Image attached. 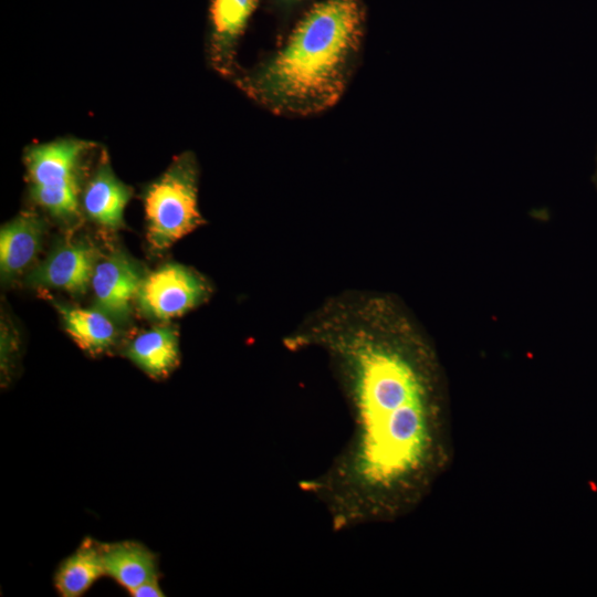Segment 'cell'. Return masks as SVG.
<instances>
[{"label":"cell","mask_w":597,"mask_h":597,"mask_svg":"<svg viewBox=\"0 0 597 597\" xmlns=\"http://www.w3.org/2000/svg\"><path fill=\"white\" fill-rule=\"evenodd\" d=\"M133 190L112 169L106 153L84 186L81 203L90 219L108 229H119Z\"/></svg>","instance_id":"9"},{"label":"cell","mask_w":597,"mask_h":597,"mask_svg":"<svg viewBox=\"0 0 597 597\" xmlns=\"http://www.w3.org/2000/svg\"><path fill=\"white\" fill-rule=\"evenodd\" d=\"M209 290L197 272L170 263L144 276L136 303L145 315L167 321L199 305L208 297Z\"/></svg>","instance_id":"5"},{"label":"cell","mask_w":597,"mask_h":597,"mask_svg":"<svg viewBox=\"0 0 597 597\" xmlns=\"http://www.w3.org/2000/svg\"><path fill=\"white\" fill-rule=\"evenodd\" d=\"M367 25L364 0H315L281 46L234 84L270 113L308 117L334 107L358 66Z\"/></svg>","instance_id":"2"},{"label":"cell","mask_w":597,"mask_h":597,"mask_svg":"<svg viewBox=\"0 0 597 597\" xmlns=\"http://www.w3.org/2000/svg\"><path fill=\"white\" fill-rule=\"evenodd\" d=\"M100 253L84 241L56 247L27 277L31 285L61 289L73 294L86 292Z\"/></svg>","instance_id":"8"},{"label":"cell","mask_w":597,"mask_h":597,"mask_svg":"<svg viewBox=\"0 0 597 597\" xmlns=\"http://www.w3.org/2000/svg\"><path fill=\"white\" fill-rule=\"evenodd\" d=\"M289 345L326 353L353 423L343 451L307 489L335 527L362 526L426 464L431 423L422 377L383 335L381 308L374 300L333 301Z\"/></svg>","instance_id":"1"},{"label":"cell","mask_w":597,"mask_h":597,"mask_svg":"<svg viewBox=\"0 0 597 597\" xmlns=\"http://www.w3.org/2000/svg\"><path fill=\"white\" fill-rule=\"evenodd\" d=\"M105 575L128 593L153 578H158L155 554L140 543L124 541L102 545Z\"/></svg>","instance_id":"11"},{"label":"cell","mask_w":597,"mask_h":597,"mask_svg":"<svg viewBox=\"0 0 597 597\" xmlns=\"http://www.w3.org/2000/svg\"><path fill=\"white\" fill-rule=\"evenodd\" d=\"M66 332L73 341L91 354L108 349L116 341L117 328L108 315L93 307L91 310L55 304Z\"/></svg>","instance_id":"13"},{"label":"cell","mask_w":597,"mask_h":597,"mask_svg":"<svg viewBox=\"0 0 597 597\" xmlns=\"http://www.w3.org/2000/svg\"><path fill=\"white\" fill-rule=\"evenodd\" d=\"M261 1L210 0L207 59L219 75L232 80L239 71L238 46Z\"/></svg>","instance_id":"6"},{"label":"cell","mask_w":597,"mask_h":597,"mask_svg":"<svg viewBox=\"0 0 597 597\" xmlns=\"http://www.w3.org/2000/svg\"><path fill=\"white\" fill-rule=\"evenodd\" d=\"M130 596L133 597H163L165 596L164 591L159 587L158 578H153L139 585L137 588L132 590Z\"/></svg>","instance_id":"16"},{"label":"cell","mask_w":597,"mask_h":597,"mask_svg":"<svg viewBox=\"0 0 597 597\" xmlns=\"http://www.w3.org/2000/svg\"><path fill=\"white\" fill-rule=\"evenodd\" d=\"M105 575L102 544L86 538L80 547L60 565L54 585L63 597L84 595L91 586Z\"/></svg>","instance_id":"14"},{"label":"cell","mask_w":597,"mask_h":597,"mask_svg":"<svg viewBox=\"0 0 597 597\" xmlns=\"http://www.w3.org/2000/svg\"><path fill=\"white\" fill-rule=\"evenodd\" d=\"M198 175L195 155L185 151L145 188L147 241L153 250L168 249L202 223L198 208Z\"/></svg>","instance_id":"4"},{"label":"cell","mask_w":597,"mask_h":597,"mask_svg":"<svg viewBox=\"0 0 597 597\" xmlns=\"http://www.w3.org/2000/svg\"><path fill=\"white\" fill-rule=\"evenodd\" d=\"M144 276L138 264L121 251L100 258L91 280L94 307L117 324L126 323Z\"/></svg>","instance_id":"7"},{"label":"cell","mask_w":597,"mask_h":597,"mask_svg":"<svg viewBox=\"0 0 597 597\" xmlns=\"http://www.w3.org/2000/svg\"><path fill=\"white\" fill-rule=\"evenodd\" d=\"M93 147V143L75 137L30 145L23 161L32 201L60 221H76L84 158Z\"/></svg>","instance_id":"3"},{"label":"cell","mask_w":597,"mask_h":597,"mask_svg":"<svg viewBox=\"0 0 597 597\" xmlns=\"http://www.w3.org/2000/svg\"><path fill=\"white\" fill-rule=\"evenodd\" d=\"M596 181H597V169H596Z\"/></svg>","instance_id":"17"},{"label":"cell","mask_w":597,"mask_h":597,"mask_svg":"<svg viewBox=\"0 0 597 597\" xmlns=\"http://www.w3.org/2000/svg\"><path fill=\"white\" fill-rule=\"evenodd\" d=\"M45 223L35 212L23 211L0 231V271L3 281L18 276L36 256Z\"/></svg>","instance_id":"10"},{"label":"cell","mask_w":597,"mask_h":597,"mask_svg":"<svg viewBox=\"0 0 597 597\" xmlns=\"http://www.w3.org/2000/svg\"><path fill=\"white\" fill-rule=\"evenodd\" d=\"M315 0H266L270 10L282 21H290L305 11Z\"/></svg>","instance_id":"15"},{"label":"cell","mask_w":597,"mask_h":597,"mask_svg":"<svg viewBox=\"0 0 597 597\" xmlns=\"http://www.w3.org/2000/svg\"><path fill=\"white\" fill-rule=\"evenodd\" d=\"M125 353L150 377H166L179 363L177 332L170 326L154 327L136 336Z\"/></svg>","instance_id":"12"}]
</instances>
